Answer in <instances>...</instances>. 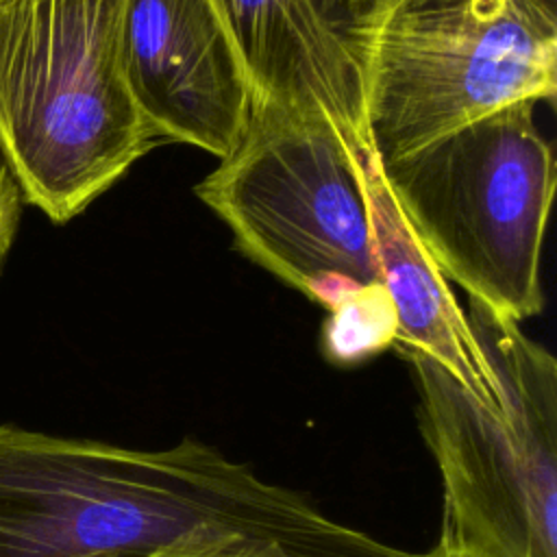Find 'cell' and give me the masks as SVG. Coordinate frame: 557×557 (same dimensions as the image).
Segmentation results:
<instances>
[{
    "label": "cell",
    "instance_id": "1",
    "mask_svg": "<svg viewBox=\"0 0 557 557\" xmlns=\"http://www.w3.org/2000/svg\"><path fill=\"white\" fill-rule=\"evenodd\" d=\"M124 0H0V152L65 224L159 144L122 63Z\"/></svg>",
    "mask_w": 557,
    "mask_h": 557
},
{
    "label": "cell",
    "instance_id": "2",
    "mask_svg": "<svg viewBox=\"0 0 557 557\" xmlns=\"http://www.w3.org/2000/svg\"><path fill=\"white\" fill-rule=\"evenodd\" d=\"M466 318L505 394L494 411L426 355L411 366L418 424L444 492L437 542L472 557H557V361L518 322L468 298Z\"/></svg>",
    "mask_w": 557,
    "mask_h": 557
},
{
    "label": "cell",
    "instance_id": "3",
    "mask_svg": "<svg viewBox=\"0 0 557 557\" xmlns=\"http://www.w3.org/2000/svg\"><path fill=\"white\" fill-rule=\"evenodd\" d=\"M533 107H503L379 163L440 272L518 324L544 307L540 261L557 183Z\"/></svg>",
    "mask_w": 557,
    "mask_h": 557
},
{
    "label": "cell",
    "instance_id": "4",
    "mask_svg": "<svg viewBox=\"0 0 557 557\" xmlns=\"http://www.w3.org/2000/svg\"><path fill=\"white\" fill-rule=\"evenodd\" d=\"M366 154L320 115L255 100L237 146L194 191L248 259L329 311L379 283Z\"/></svg>",
    "mask_w": 557,
    "mask_h": 557
},
{
    "label": "cell",
    "instance_id": "5",
    "mask_svg": "<svg viewBox=\"0 0 557 557\" xmlns=\"http://www.w3.org/2000/svg\"><path fill=\"white\" fill-rule=\"evenodd\" d=\"M555 91L557 0H387L368 70V144L385 163Z\"/></svg>",
    "mask_w": 557,
    "mask_h": 557
},
{
    "label": "cell",
    "instance_id": "6",
    "mask_svg": "<svg viewBox=\"0 0 557 557\" xmlns=\"http://www.w3.org/2000/svg\"><path fill=\"white\" fill-rule=\"evenodd\" d=\"M252 85V102L320 115L359 154L374 33L387 0H213Z\"/></svg>",
    "mask_w": 557,
    "mask_h": 557
},
{
    "label": "cell",
    "instance_id": "7",
    "mask_svg": "<svg viewBox=\"0 0 557 557\" xmlns=\"http://www.w3.org/2000/svg\"><path fill=\"white\" fill-rule=\"evenodd\" d=\"M122 63L161 141L224 159L239 141L252 85L213 0H124Z\"/></svg>",
    "mask_w": 557,
    "mask_h": 557
},
{
    "label": "cell",
    "instance_id": "8",
    "mask_svg": "<svg viewBox=\"0 0 557 557\" xmlns=\"http://www.w3.org/2000/svg\"><path fill=\"white\" fill-rule=\"evenodd\" d=\"M363 178L379 281L392 300L398 322V342L394 346L426 355L481 405L503 411L507 405L503 387L466 311L448 287V278L407 226L372 152L363 157Z\"/></svg>",
    "mask_w": 557,
    "mask_h": 557
},
{
    "label": "cell",
    "instance_id": "9",
    "mask_svg": "<svg viewBox=\"0 0 557 557\" xmlns=\"http://www.w3.org/2000/svg\"><path fill=\"white\" fill-rule=\"evenodd\" d=\"M398 322L381 281L359 287L339 300L322 326V355L335 366H357L394 348Z\"/></svg>",
    "mask_w": 557,
    "mask_h": 557
},
{
    "label": "cell",
    "instance_id": "10",
    "mask_svg": "<svg viewBox=\"0 0 557 557\" xmlns=\"http://www.w3.org/2000/svg\"><path fill=\"white\" fill-rule=\"evenodd\" d=\"M24 205L22 191L0 152V272L17 239Z\"/></svg>",
    "mask_w": 557,
    "mask_h": 557
},
{
    "label": "cell",
    "instance_id": "11",
    "mask_svg": "<svg viewBox=\"0 0 557 557\" xmlns=\"http://www.w3.org/2000/svg\"><path fill=\"white\" fill-rule=\"evenodd\" d=\"M150 557H263L257 553H246V550H233V548H187V550H170V553H159Z\"/></svg>",
    "mask_w": 557,
    "mask_h": 557
},
{
    "label": "cell",
    "instance_id": "12",
    "mask_svg": "<svg viewBox=\"0 0 557 557\" xmlns=\"http://www.w3.org/2000/svg\"><path fill=\"white\" fill-rule=\"evenodd\" d=\"M413 557H472L468 553H461V550H455L450 546H444L440 542H435L433 548H429L426 553H420V555H413Z\"/></svg>",
    "mask_w": 557,
    "mask_h": 557
}]
</instances>
